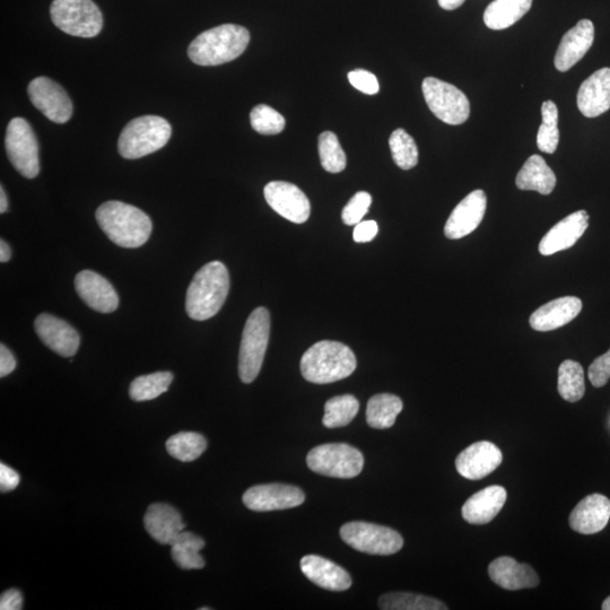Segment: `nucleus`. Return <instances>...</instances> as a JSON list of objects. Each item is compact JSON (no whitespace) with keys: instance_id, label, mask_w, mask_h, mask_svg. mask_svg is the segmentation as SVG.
<instances>
[{"instance_id":"28","label":"nucleus","mask_w":610,"mask_h":610,"mask_svg":"<svg viewBox=\"0 0 610 610\" xmlns=\"http://www.w3.org/2000/svg\"><path fill=\"white\" fill-rule=\"evenodd\" d=\"M516 185L520 190L537 191L544 196L551 195L556 186V176L540 155H533L518 173Z\"/></svg>"},{"instance_id":"21","label":"nucleus","mask_w":610,"mask_h":610,"mask_svg":"<svg viewBox=\"0 0 610 610\" xmlns=\"http://www.w3.org/2000/svg\"><path fill=\"white\" fill-rule=\"evenodd\" d=\"M589 226V215L586 211L575 212L557 223L549 230L539 243V252L551 256L570 249L579 241Z\"/></svg>"},{"instance_id":"23","label":"nucleus","mask_w":610,"mask_h":610,"mask_svg":"<svg viewBox=\"0 0 610 610\" xmlns=\"http://www.w3.org/2000/svg\"><path fill=\"white\" fill-rule=\"evenodd\" d=\"M491 580L505 590H522L536 588L540 579L536 571L528 564H520L509 556H502L488 566Z\"/></svg>"},{"instance_id":"18","label":"nucleus","mask_w":610,"mask_h":610,"mask_svg":"<svg viewBox=\"0 0 610 610\" xmlns=\"http://www.w3.org/2000/svg\"><path fill=\"white\" fill-rule=\"evenodd\" d=\"M75 290L89 307L101 313L116 311L119 296L115 287L98 273L83 270L75 278Z\"/></svg>"},{"instance_id":"25","label":"nucleus","mask_w":610,"mask_h":610,"mask_svg":"<svg viewBox=\"0 0 610 610\" xmlns=\"http://www.w3.org/2000/svg\"><path fill=\"white\" fill-rule=\"evenodd\" d=\"M582 310V301L575 296H564L548 302L536 310L529 319L531 328L540 333L552 331L568 325L579 316Z\"/></svg>"},{"instance_id":"32","label":"nucleus","mask_w":610,"mask_h":610,"mask_svg":"<svg viewBox=\"0 0 610 610\" xmlns=\"http://www.w3.org/2000/svg\"><path fill=\"white\" fill-rule=\"evenodd\" d=\"M557 390H559L560 396L569 403H577L585 396V371L580 363L566 360L560 365Z\"/></svg>"},{"instance_id":"34","label":"nucleus","mask_w":610,"mask_h":610,"mask_svg":"<svg viewBox=\"0 0 610 610\" xmlns=\"http://www.w3.org/2000/svg\"><path fill=\"white\" fill-rule=\"evenodd\" d=\"M379 607L383 610H447L442 601L411 594V592H390L379 599Z\"/></svg>"},{"instance_id":"10","label":"nucleus","mask_w":610,"mask_h":610,"mask_svg":"<svg viewBox=\"0 0 610 610\" xmlns=\"http://www.w3.org/2000/svg\"><path fill=\"white\" fill-rule=\"evenodd\" d=\"M422 89L427 107L444 124L458 126L465 124L468 120L470 116L469 100L456 86L440 81L438 78L426 77Z\"/></svg>"},{"instance_id":"33","label":"nucleus","mask_w":610,"mask_h":610,"mask_svg":"<svg viewBox=\"0 0 610 610\" xmlns=\"http://www.w3.org/2000/svg\"><path fill=\"white\" fill-rule=\"evenodd\" d=\"M165 447L174 459L182 461V463H190L203 455L207 449V441L202 434L180 432L172 435Z\"/></svg>"},{"instance_id":"52","label":"nucleus","mask_w":610,"mask_h":610,"mask_svg":"<svg viewBox=\"0 0 610 610\" xmlns=\"http://www.w3.org/2000/svg\"><path fill=\"white\" fill-rule=\"evenodd\" d=\"M208 609H211V608H207V607L200 608V610H208Z\"/></svg>"},{"instance_id":"39","label":"nucleus","mask_w":610,"mask_h":610,"mask_svg":"<svg viewBox=\"0 0 610 610\" xmlns=\"http://www.w3.org/2000/svg\"><path fill=\"white\" fill-rule=\"evenodd\" d=\"M251 126L261 135L281 134L286 126L285 118L280 112L259 104L250 113Z\"/></svg>"},{"instance_id":"41","label":"nucleus","mask_w":610,"mask_h":610,"mask_svg":"<svg viewBox=\"0 0 610 610\" xmlns=\"http://www.w3.org/2000/svg\"><path fill=\"white\" fill-rule=\"evenodd\" d=\"M559 121L543 120L537 134V145L540 151L553 154L560 143Z\"/></svg>"},{"instance_id":"40","label":"nucleus","mask_w":610,"mask_h":610,"mask_svg":"<svg viewBox=\"0 0 610 610\" xmlns=\"http://www.w3.org/2000/svg\"><path fill=\"white\" fill-rule=\"evenodd\" d=\"M372 197L365 191H360L348 202L343 209L342 219L346 225H356L362 222L363 217L369 212Z\"/></svg>"},{"instance_id":"3","label":"nucleus","mask_w":610,"mask_h":610,"mask_svg":"<svg viewBox=\"0 0 610 610\" xmlns=\"http://www.w3.org/2000/svg\"><path fill=\"white\" fill-rule=\"evenodd\" d=\"M250 42L243 26L223 24L207 30L190 43L188 56L199 66H219L240 57Z\"/></svg>"},{"instance_id":"49","label":"nucleus","mask_w":610,"mask_h":610,"mask_svg":"<svg viewBox=\"0 0 610 610\" xmlns=\"http://www.w3.org/2000/svg\"><path fill=\"white\" fill-rule=\"evenodd\" d=\"M11 257L12 250L10 246H8L4 240L0 241V261H2V263H7V261H10Z\"/></svg>"},{"instance_id":"30","label":"nucleus","mask_w":610,"mask_h":610,"mask_svg":"<svg viewBox=\"0 0 610 610\" xmlns=\"http://www.w3.org/2000/svg\"><path fill=\"white\" fill-rule=\"evenodd\" d=\"M402 399L391 394L373 396L366 407V422L377 430L390 429L396 423L397 416L402 413Z\"/></svg>"},{"instance_id":"48","label":"nucleus","mask_w":610,"mask_h":610,"mask_svg":"<svg viewBox=\"0 0 610 610\" xmlns=\"http://www.w3.org/2000/svg\"><path fill=\"white\" fill-rule=\"evenodd\" d=\"M439 5L443 10L446 11H455L461 5H463L466 0H438Z\"/></svg>"},{"instance_id":"43","label":"nucleus","mask_w":610,"mask_h":610,"mask_svg":"<svg viewBox=\"0 0 610 610\" xmlns=\"http://www.w3.org/2000/svg\"><path fill=\"white\" fill-rule=\"evenodd\" d=\"M348 81L355 87L356 90L368 95L377 94L380 90L378 78L376 75L363 69L348 74Z\"/></svg>"},{"instance_id":"19","label":"nucleus","mask_w":610,"mask_h":610,"mask_svg":"<svg viewBox=\"0 0 610 610\" xmlns=\"http://www.w3.org/2000/svg\"><path fill=\"white\" fill-rule=\"evenodd\" d=\"M595 40V26L589 20L578 22L570 31L564 34L555 56L557 71L568 72L587 55Z\"/></svg>"},{"instance_id":"51","label":"nucleus","mask_w":610,"mask_h":610,"mask_svg":"<svg viewBox=\"0 0 610 610\" xmlns=\"http://www.w3.org/2000/svg\"><path fill=\"white\" fill-rule=\"evenodd\" d=\"M604 610H610V596L604 601L603 606H601Z\"/></svg>"},{"instance_id":"38","label":"nucleus","mask_w":610,"mask_h":610,"mask_svg":"<svg viewBox=\"0 0 610 610\" xmlns=\"http://www.w3.org/2000/svg\"><path fill=\"white\" fill-rule=\"evenodd\" d=\"M319 155L322 168L330 173H339L346 168V155L334 133L325 132L319 136Z\"/></svg>"},{"instance_id":"50","label":"nucleus","mask_w":610,"mask_h":610,"mask_svg":"<svg viewBox=\"0 0 610 610\" xmlns=\"http://www.w3.org/2000/svg\"><path fill=\"white\" fill-rule=\"evenodd\" d=\"M8 202L4 188H0V213L4 214L7 212Z\"/></svg>"},{"instance_id":"36","label":"nucleus","mask_w":610,"mask_h":610,"mask_svg":"<svg viewBox=\"0 0 610 610\" xmlns=\"http://www.w3.org/2000/svg\"><path fill=\"white\" fill-rule=\"evenodd\" d=\"M360 411V403L352 395L331 398L325 405V416L322 423L328 429H337L350 424Z\"/></svg>"},{"instance_id":"15","label":"nucleus","mask_w":610,"mask_h":610,"mask_svg":"<svg viewBox=\"0 0 610 610\" xmlns=\"http://www.w3.org/2000/svg\"><path fill=\"white\" fill-rule=\"evenodd\" d=\"M502 460L503 455L499 447L492 442L481 441L473 443L459 453L456 468L457 472L466 479L479 481L498 469Z\"/></svg>"},{"instance_id":"47","label":"nucleus","mask_w":610,"mask_h":610,"mask_svg":"<svg viewBox=\"0 0 610 610\" xmlns=\"http://www.w3.org/2000/svg\"><path fill=\"white\" fill-rule=\"evenodd\" d=\"M16 368V360L14 355L8 348L2 344L0 345V377L5 378Z\"/></svg>"},{"instance_id":"4","label":"nucleus","mask_w":610,"mask_h":610,"mask_svg":"<svg viewBox=\"0 0 610 610\" xmlns=\"http://www.w3.org/2000/svg\"><path fill=\"white\" fill-rule=\"evenodd\" d=\"M356 364L350 347L339 342L321 341L302 356L301 373L309 382L328 385L352 376Z\"/></svg>"},{"instance_id":"11","label":"nucleus","mask_w":610,"mask_h":610,"mask_svg":"<svg viewBox=\"0 0 610 610\" xmlns=\"http://www.w3.org/2000/svg\"><path fill=\"white\" fill-rule=\"evenodd\" d=\"M5 147L8 159L23 177L34 179L40 172L39 143L28 121L14 118L8 124Z\"/></svg>"},{"instance_id":"17","label":"nucleus","mask_w":610,"mask_h":610,"mask_svg":"<svg viewBox=\"0 0 610 610\" xmlns=\"http://www.w3.org/2000/svg\"><path fill=\"white\" fill-rule=\"evenodd\" d=\"M41 342L63 357H73L80 348L81 337L76 329L49 313H42L34 322Z\"/></svg>"},{"instance_id":"5","label":"nucleus","mask_w":610,"mask_h":610,"mask_svg":"<svg viewBox=\"0 0 610 610\" xmlns=\"http://www.w3.org/2000/svg\"><path fill=\"white\" fill-rule=\"evenodd\" d=\"M171 125L159 116H143L128 122L122 130L118 150L122 158L136 160L158 152L168 144Z\"/></svg>"},{"instance_id":"29","label":"nucleus","mask_w":610,"mask_h":610,"mask_svg":"<svg viewBox=\"0 0 610 610\" xmlns=\"http://www.w3.org/2000/svg\"><path fill=\"white\" fill-rule=\"evenodd\" d=\"M533 6V0H495L484 13L488 29L500 31L510 28L522 19Z\"/></svg>"},{"instance_id":"20","label":"nucleus","mask_w":610,"mask_h":610,"mask_svg":"<svg viewBox=\"0 0 610 610\" xmlns=\"http://www.w3.org/2000/svg\"><path fill=\"white\" fill-rule=\"evenodd\" d=\"M610 519V500L605 495L591 494L578 503L570 514V527L581 535L603 531Z\"/></svg>"},{"instance_id":"12","label":"nucleus","mask_w":610,"mask_h":610,"mask_svg":"<svg viewBox=\"0 0 610 610\" xmlns=\"http://www.w3.org/2000/svg\"><path fill=\"white\" fill-rule=\"evenodd\" d=\"M29 97L34 107L56 124H66L73 116V103L66 91L50 78L41 76L29 85Z\"/></svg>"},{"instance_id":"46","label":"nucleus","mask_w":610,"mask_h":610,"mask_svg":"<svg viewBox=\"0 0 610 610\" xmlns=\"http://www.w3.org/2000/svg\"><path fill=\"white\" fill-rule=\"evenodd\" d=\"M23 608V595L20 590L10 589L3 592L0 598V609L21 610Z\"/></svg>"},{"instance_id":"44","label":"nucleus","mask_w":610,"mask_h":610,"mask_svg":"<svg viewBox=\"0 0 610 610\" xmlns=\"http://www.w3.org/2000/svg\"><path fill=\"white\" fill-rule=\"evenodd\" d=\"M21 482L20 475L4 463L0 464V491L3 493L14 491Z\"/></svg>"},{"instance_id":"8","label":"nucleus","mask_w":610,"mask_h":610,"mask_svg":"<svg viewBox=\"0 0 610 610\" xmlns=\"http://www.w3.org/2000/svg\"><path fill=\"white\" fill-rule=\"evenodd\" d=\"M307 464L313 473L348 479L361 474L364 458L361 451L350 444L327 443L308 453Z\"/></svg>"},{"instance_id":"42","label":"nucleus","mask_w":610,"mask_h":610,"mask_svg":"<svg viewBox=\"0 0 610 610\" xmlns=\"http://www.w3.org/2000/svg\"><path fill=\"white\" fill-rule=\"evenodd\" d=\"M588 377L595 388H603L607 385L610 379V350L591 363Z\"/></svg>"},{"instance_id":"13","label":"nucleus","mask_w":610,"mask_h":610,"mask_svg":"<svg viewBox=\"0 0 610 610\" xmlns=\"http://www.w3.org/2000/svg\"><path fill=\"white\" fill-rule=\"evenodd\" d=\"M242 500L251 511L269 512L300 507L305 495L299 487L274 483L249 488Z\"/></svg>"},{"instance_id":"14","label":"nucleus","mask_w":610,"mask_h":610,"mask_svg":"<svg viewBox=\"0 0 610 610\" xmlns=\"http://www.w3.org/2000/svg\"><path fill=\"white\" fill-rule=\"evenodd\" d=\"M266 202L284 219L295 224L309 220L311 205L303 191L290 182H269L264 190Z\"/></svg>"},{"instance_id":"7","label":"nucleus","mask_w":610,"mask_h":610,"mask_svg":"<svg viewBox=\"0 0 610 610\" xmlns=\"http://www.w3.org/2000/svg\"><path fill=\"white\" fill-rule=\"evenodd\" d=\"M52 22L73 37L94 38L103 28V16L93 0H54L50 7Z\"/></svg>"},{"instance_id":"24","label":"nucleus","mask_w":610,"mask_h":610,"mask_svg":"<svg viewBox=\"0 0 610 610\" xmlns=\"http://www.w3.org/2000/svg\"><path fill=\"white\" fill-rule=\"evenodd\" d=\"M578 108L583 116L596 118L610 109V68L599 69L587 78L578 92Z\"/></svg>"},{"instance_id":"22","label":"nucleus","mask_w":610,"mask_h":610,"mask_svg":"<svg viewBox=\"0 0 610 610\" xmlns=\"http://www.w3.org/2000/svg\"><path fill=\"white\" fill-rule=\"evenodd\" d=\"M144 526L155 542L170 546L176 542L186 527L179 511L165 503H154L148 507Z\"/></svg>"},{"instance_id":"26","label":"nucleus","mask_w":610,"mask_h":610,"mask_svg":"<svg viewBox=\"0 0 610 610\" xmlns=\"http://www.w3.org/2000/svg\"><path fill=\"white\" fill-rule=\"evenodd\" d=\"M507 499L508 493L504 487L488 486L470 496L461 513L468 524L486 525L498 516Z\"/></svg>"},{"instance_id":"45","label":"nucleus","mask_w":610,"mask_h":610,"mask_svg":"<svg viewBox=\"0 0 610 610\" xmlns=\"http://www.w3.org/2000/svg\"><path fill=\"white\" fill-rule=\"evenodd\" d=\"M379 228L377 222L365 221L356 224L353 238L355 242H370L377 237Z\"/></svg>"},{"instance_id":"1","label":"nucleus","mask_w":610,"mask_h":610,"mask_svg":"<svg viewBox=\"0 0 610 610\" xmlns=\"http://www.w3.org/2000/svg\"><path fill=\"white\" fill-rule=\"evenodd\" d=\"M230 291L229 270L212 261L198 270L189 285L186 311L191 319L204 321L220 312Z\"/></svg>"},{"instance_id":"6","label":"nucleus","mask_w":610,"mask_h":610,"mask_svg":"<svg viewBox=\"0 0 610 610\" xmlns=\"http://www.w3.org/2000/svg\"><path fill=\"white\" fill-rule=\"evenodd\" d=\"M270 333V315L266 308L251 313L243 329L239 354V376L242 382L256 380L263 366Z\"/></svg>"},{"instance_id":"31","label":"nucleus","mask_w":610,"mask_h":610,"mask_svg":"<svg viewBox=\"0 0 610 610\" xmlns=\"http://www.w3.org/2000/svg\"><path fill=\"white\" fill-rule=\"evenodd\" d=\"M202 537L182 531L176 542L171 546V555L174 563L182 570H200L205 566V560L200 551L205 547Z\"/></svg>"},{"instance_id":"9","label":"nucleus","mask_w":610,"mask_h":610,"mask_svg":"<svg viewBox=\"0 0 610 610\" xmlns=\"http://www.w3.org/2000/svg\"><path fill=\"white\" fill-rule=\"evenodd\" d=\"M344 542L361 553L370 555H392L404 546V538L398 531L370 522H348L341 528Z\"/></svg>"},{"instance_id":"37","label":"nucleus","mask_w":610,"mask_h":610,"mask_svg":"<svg viewBox=\"0 0 610 610\" xmlns=\"http://www.w3.org/2000/svg\"><path fill=\"white\" fill-rule=\"evenodd\" d=\"M392 159L402 170H411L418 163V148L414 138L404 129H396L389 139Z\"/></svg>"},{"instance_id":"2","label":"nucleus","mask_w":610,"mask_h":610,"mask_svg":"<svg viewBox=\"0 0 610 610\" xmlns=\"http://www.w3.org/2000/svg\"><path fill=\"white\" fill-rule=\"evenodd\" d=\"M101 230L117 246H144L152 233V221L141 209L121 202L102 204L95 214Z\"/></svg>"},{"instance_id":"16","label":"nucleus","mask_w":610,"mask_h":610,"mask_svg":"<svg viewBox=\"0 0 610 610\" xmlns=\"http://www.w3.org/2000/svg\"><path fill=\"white\" fill-rule=\"evenodd\" d=\"M487 207L483 190H475L466 196L451 213L444 234L450 240H459L473 233L482 223Z\"/></svg>"},{"instance_id":"35","label":"nucleus","mask_w":610,"mask_h":610,"mask_svg":"<svg viewBox=\"0 0 610 610\" xmlns=\"http://www.w3.org/2000/svg\"><path fill=\"white\" fill-rule=\"evenodd\" d=\"M173 381L171 372H156L136 378L130 385L129 395L135 402H147L169 390Z\"/></svg>"},{"instance_id":"27","label":"nucleus","mask_w":610,"mask_h":610,"mask_svg":"<svg viewBox=\"0 0 610 610\" xmlns=\"http://www.w3.org/2000/svg\"><path fill=\"white\" fill-rule=\"evenodd\" d=\"M301 570L305 577L318 587L330 591H345L352 586L351 575L341 566L325 557L307 555L301 560Z\"/></svg>"}]
</instances>
